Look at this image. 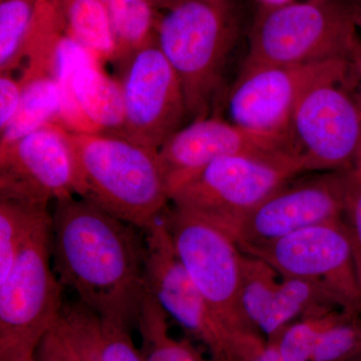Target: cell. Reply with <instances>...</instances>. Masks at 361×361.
Instances as JSON below:
<instances>
[{
    "label": "cell",
    "instance_id": "1",
    "mask_svg": "<svg viewBox=\"0 0 361 361\" xmlns=\"http://www.w3.org/2000/svg\"><path fill=\"white\" fill-rule=\"evenodd\" d=\"M142 230L77 196L51 213V258L63 288L104 319L135 322L145 290Z\"/></svg>",
    "mask_w": 361,
    "mask_h": 361
},
{
    "label": "cell",
    "instance_id": "2",
    "mask_svg": "<svg viewBox=\"0 0 361 361\" xmlns=\"http://www.w3.org/2000/svg\"><path fill=\"white\" fill-rule=\"evenodd\" d=\"M68 139L78 198L141 230L169 205L158 149L111 133L68 132Z\"/></svg>",
    "mask_w": 361,
    "mask_h": 361
},
{
    "label": "cell",
    "instance_id": "3",
    "mask_svg": "<svg viewBox=\"0 0 361 361\" xmlns=\"http://www.w3.org/2000/svg\"><path fill=\"white\" fill-rule=\"evenodd\" d=\"M236 39L226 0H177L161 11L157 44L173 66L188 118H207Z\"/></svg>",
    "mask_w": 361,
    "mask_h": 361
},
{
    "label": "cell",
    "instance_id": "4",
    "mask_svg": "<svg viewBox=\"0 0 361 361\" xmlns=\"http://www.w3.org/2000/svg\"><path fill=\"white\" fill-rule=\"evenodd\" d=\"M301 174L304 161L295 151L225 157L175 190L171 202L232 237L247 213Z\"/></svg>",
    "mask_w": 361,
    "mask_h": 361
},
{
    "label": "cell",
    "instance_id": "5",
    "mask_svg": "<svg viewBox=\"0 0 361 361\" xmlns=\"http://www.w3.org/2000/svg\"><path fill=\"white\" fill-rule=\"evenodd\" d=\"M51 258V216L33 233L0 282V361H35L63 308Z\"/></svg>",
    "mask_w": 361,
    "mask_h": 361
},
{
    "label": "cell",
    "instance_id": "6",
    "mask_svg": "<svg viewBox=\"0 0 361 361\" xmlns=\"http://www.w3.org/2000/svg\"><path fill=\"white\" fill-rule=\"evenodd\" d=\"M358 44L348 21L329 1L271 4L254 23L243 66L349 61Z\"/></svg>",
    "mask_w": 361,
    "mask_h": 361
},
{
    "label": "cell",
    "instance_id": "7",
    "mask_svg": "<svg viewBox=\"0 0 361 361\" xmlns=\"http://www.w3.org/2000/svg\"><path fill=\"white\" fill-rule=\"evenodd\" d=\"M180 264L209 304L230 341L240 332L258 331L242 310L241 259L235 240L212 223L176 207L161 213Z\"/></svg>",
    "mask_w": 361,
    "mask_h": 361
},
{
    "label": "cell",
    "instance_id": "8",
    "mask_svg": "<svg viewBox=\"0 0 361 361\" xmlns=\"http://www.w3.org/2000/svg\"><path fill=\"white\" fill-rule=\"evenodd\" d=\"M281 277L319 285L342 310L361 313V291L353 247L343 219L306 228L269 243L241 247Z\"/></svg>",
    "mask_w": 361,
    "mask_h": 361
},
{
    "label": "cell",
    "instance_id": "9",
    "mask_svg": "<svg viewBox=\"0 0 361 361\" xmlns=\"http://www.w3.org/2000/svg\"><path fill=\"white\" fill-rule=\"evenodd\" d=\"M349 61L242 68L227 102L230 122L267 134L290 135L297 104L316 85L345 82Z\"/></svg>",
    "mask_w": 361,
    "mask_h": 361
},
{
    "label": "cell",
    "instance_id": "10",
    "mask_svg": "<svg viewBox=\"0 0 361 361\" xmlns=\"http://www.w3.org/2000/svg\"><path fill=\"white\" fill-rule=\"evenodd\" d=\"M116 63L123 103L118 135L159 149L188 118L180 78L157 40Z\"/></svg>",
    "mask_w": 361,
    "mask_h": 361
},
{
    "label": "cell",
    "instance_id": "11",
    "mask_svg": "<svg viewBox=\"0 0 361 361\" xmlns=\"http://www.w3.org/2000/svg\"><path fill=\"white\" fill-rule=\"evenodd\" d=\"M289 133L305 173L349 171L361 158V114L342 82L311 89L297 104Z\"/></svg>",
    "mask_w": 361,
    "mask_h": 361
},
{
    "label": "cell",
    "instance_id": "12",
    "mask_svg": "<svg viewBox=\"0 0 361 361\" xmlns=\"http://www.w3.org/2000/svg\"><path fill=\"white\" fill-rule=\"evenodd\" d=\"M142 233L145 289L169 317L205 344L213 360L236 361L229 334L176 255L161 214Z\"/></svg>",
    "mask_w": 361,
    "mask_h": 361
},
{
    "label": "cell",
    "instance_id": "13",
    "mask_svg": "<svg viewBox=\"0 0 361 361\" xmlns=\"http://www.w3.org/2000/svg\"><path fill=\"white\" fill-rule=\"evenodd\" d=\"M348 171L293 178L247 213L232 233L239 248L343 219Z\"/></svg>",
    "mask_w": 361,
    "mask_h": 361
},
{
    "label": "cell",
    "instance_id": "14",
    "mask_svg": "<svg viewBox=\"0 0 361 361\" xmlns=\"http://www.w3.org/2000/svg\"><path fill=\"white\" fill-rule=\"evenodd\" d=\"M52 75L61 94V127L70 133L120 134L123 126L120 82L66 32L56 47Z\"/></svg>",
    "mask_w": 361,
    "mask_h": 361
},
{
    "label": "cell",
    "instance_id": "15",
    "mask_svg": "<svg viewBox=\"0 0 361 361\" xmlns=\"http://www.w3.org/2000/svg\"><path fill=\"white\" fill-rule=\"evenodd\" d=\"M75 194L68 130L59 125L0 145V198L49 207Z\"/></svg>",
    "mask_w": 361,
    "mask_h": 361
},
{
    "label": "cell",
    "instance_id": "16",
    "mask_svg": "<svg viewBox=\"0 0 361 361\" xmlns=\"http://www.w3.org/2000/svg\"><path fill=\"white\" fill-rule=\"evenodd\" d=\"M296 151L290 135L267 134L216 118H197L159 148L171 195L214 161L236 155Z\"/></svg>",
    "mask_w": 361,
    "mask_h": 361
},
{
    "label": "cell",
    "instance_id": "17",
    "mask_svg": "<svg viewBox=\"0 0 361 361\" xmlns=\"http://www.w3.org/2000/svg\"><path fill=\"white\" fill-rule=\"evenodd\" d=\"M20 109L8 126L0 132V145L11 144L49 125L59 126L61 94L58 82L49 71H23Z\"/></svg>",
    "mask_w": 361,
    "mask_h": 361
},
{
    "label": "cell",
    "instance_id": "18",
    "mask_svg": "<svg viewBox=\"0 0 361 361\" xmlns=\"http://www.w3.org/2000/svg\"><path fill=\"white\" fill-rule=\"evenodd\" d=\"M327 308L341 310L322 286L299 278L280 276L277 290L257 329L271 341L291 323Z\"/></svg>",
    "mask_w": 361,
    "mask_h": 361
},
{
    "label": "cell",
    "instance_id": "19",
    "mask_svg": "<svg viewBox=\"0 0 361 361\" xmlns=\"http://www.w3.org/2000/svg\"><path fill=\"white\" fill-rule=\"evenodd\" d=\"M61 11L66 32L103 65L116 61L115 37L103 0H54Z\"/></svg>",
    "mask_w": 361,
    "mask_h": 361
},
{
    "label": "cell",
    "instance_id": "20",
    "mask_svg": "<svg viewBox=\"0 0 361 361\" xmlns=\"http://www.w3.org/2000/svg\"><path fill=\"white\" fill-rule=\"evenodd\" d=\"M167 317L165 311L145 289L135 317L144 361H216L206 360L187 341L171 336Z\"/></svg>",
    "mask_w": 361,
    "mask_h": 361
},
{
    "label": "cell",
    "instance_id": "21",
    "mask_svg": "<svg viewBox=\"0 0 361 361\" xmlns=\"http://www.w3.org/2000/svg\"><path fill=\"white\" fill-rule=\"evenodd\" d=\"M51 330L66 361H104L101 317L80 301L63 304Z\"/></svg>",
    "mask_w": 361,
    "mask_h": 361
},
{
    "label": "cell",
    "instance_id": "22",
    "mask_svg": "<svg viewBox=\"0 0 361 361\" xmlns=\"http://www.w3.org/2000/svg\"><path fill=\"white\" fill-rule=\"evenodd\" d=\"M115 37L116 61L157 40L161 11L147 0H103Z\"/></svg>",
    "mask_w": 361,
    "mask_h": 361
},
{
    "label": "cell",
    "instance_id": "23",
    "mask_svg": "<svg viewBox=\"0 0 361 361\" xmlns=\"http://www.w3.org/2000/svg\"><path fill=\"white\" fill-rule=\"evenodd\" d=\"M51 216L49 207L0 198V282L8 276L35 230Z\"/></svg>",
    "mask_w": 361,
    "mask_h": 361
},
{
    "label": "cell",
    "instance_id": "24",
    "mask_svg": "<svg viewBox=\"0 0 361 361\" xmlns=\"http://www.w3.org/2000/svg\"><path fill=\"white\" fill-rule=\"evenodd\" d=\"M39 0H0V73H13L23 49Z\"/></svg>",
    "mask_w": 361,
    "mask_h": 361
},
{
    "label": "cell",
    "instance_id": "25",
    "mask_svg": "<svg viewBox=\"0 0 361 361\" xmlns=\"http://www.w3.org/2000/svg\"><path fill=\"white\" fill-rule=\"evenodd\" d=\"M279 282L280 275L272 266L262 259L243 252L240 299L244 314L256 330H258V323L272 300Z\"/></svg>",
    "mask_w": 361,
    "mask_h": 361
},
{
    "label": "cell",
    "instance_id": "26",
    "mask_svg": "<svg viewBox=\"0 0 361 361\" xmlns=\"http://www.w3.org/2000/svg\"><path fill=\"white\" fill-rule=\"evenodd\" d=\"M360 314L339 310L320 332L311 361H351L360 355Z\"/></svg>",
    "mask_w": 361,
    "mask_h": 361
},
{
    "label": "cell",
    "instance_id": "27",
    "mask_svg": "<svg viewBox=\"0 0 361 361\" xmlns=\"http://www.w3.org/2000/svg\"><path fill=\"white\" fill-rule=\"evenodd\" d=\"M339 310H342L327 308L296 320L268 342L284 361H311L320 332Z\"/></svg>",
    "mask_w": 361,
    "mask_h": 361
},
{
    "label": "cell",
    "instance_id": "28",
    "mask_svg": "<svg viewBox=\"0 0 361 361\" xmlns=\"http://www.w3.org/2000/svg\"><path fill=\"white\" fill-rule=\"evenodd\" d=\"M344 224L348 230L361 291V158L348 171Z\"/></svg>",
    "mask_w": 361,
    "mask_h": 361
},
{
    "label": "cell",
    "instance_id": "29",
    "mask_svg": "<svg viewBox=\"0 0 361 361\" xmlns=\"http://www.w3.org/2000/svg\"><path fill=\"white\" fill-rule=\"evenodd\" d=\"M104 361H144L130 336L129 325L101 318Z\"/></svg>",
    "mask_w": 361,
    "mask_h": 361
},
{
    "label": "cell",
    "instance_id": "30",
    "mask_svg": "<svg viewBox=\"0 0 361 361\" xmlns=\"http://www.w3.org/2000/svg\"><path fill=\"white\" fill-rule=\"evenodd\" d=\"M231 343L236 361H284L272 344L263 341L259 332L235 334Z\"/></svg>",
    "mask_w": 361,
    "mask_h": 361
},
{
    "label": "cell",
    "instance_id": "31",
    "mask_svg": "<svg viewBox=\"0 0 361 361\" xmlns=\"http://www.w3.org/2000/svg\"><path fill=\"white\" fill-rule=\"evenodd\" d=\"M23 85L13 73H0V132L11 123L20 109Z\"/></svg>",
    "mask_w": 361,
    "mask_h": 361
},
{
    "label": "cell",
    "instance_id": "32",
    "mask_svg": "<svg viewBox=\"0 0 361 361\" xmlns=\"http://www.w3.org/2000/svg\"><path fill=\"white\" fill-rule=\"evenodd\" d=\"M346 89L361 114V44L357 45L350 59H349V68L348 77L344 82Z\"/></svg>",
    "mask_w": 361,
    "mask_h": 361
},
{
    "label": "cell",
    "instance_id": "33",
    "mask_svg": "<svg viewBox=\"0 0 361 361\" xmlns=\"http://www.w3.org/2000/svg\"><path fill=\"white\" fill-rule=\"evenodd\" d=\"M35 361H66L61 353L56 337L52 330L44 337L39 344L35 355Z\"/></svg>",
    "mask_w": 361,
    "mask_h": 361
},
{
    "label": "cell",
    "instance_id": "34",
    "mask_svg": "<svg viewBox=\"0 0 361 361\" xmlns=\"http://www.w3.org/2000/svg\"><path fill=\"white\" fill-rule=\"evenodd\" d=\"M147 1L158 9V11H161L170 6L171 4H174L177 0H147Z\"/></svg>",
    "mask_w": 361,
    "mask_h": 361
},
{
    "label": "cell",
    "instance_id": "35",
    "mask_svg": "<svg viewBox=\"0 0 361 361\" xmlns=\"http://www.w3.org/2000/svg\"><path fill=\"white\" fill-rule=\"evenodd\" d=\"M271 4H283L284 0H269Z\"/></svg>",
    "mask_w": 361,
    "mask_h": 361
},
{
    "label": "cell",
    "instance_id": "36",
    "mask_svg": "<svg viewBox=\"0 0 361 361\" xmlns=\"http://www.w3.org/2000/svg\"><path fill=\"white\" fill-rule=\"evenodd\" d=\"M351 361H361V357H360V358L356 357L355 360H353Z\"/></svg>",
    "mask_w": 361,
    "mask_h": 361
},
{
    "label": "cell",
    "instance_id": "37",
    "mask_svg": "<svg viewBox=\"0 0 361 361\" xmlns=\"http://www.w3.org/2000/svg\"></svg>",
    "mask_w": 361,
    "mask_h": 361
}]
</instances>
